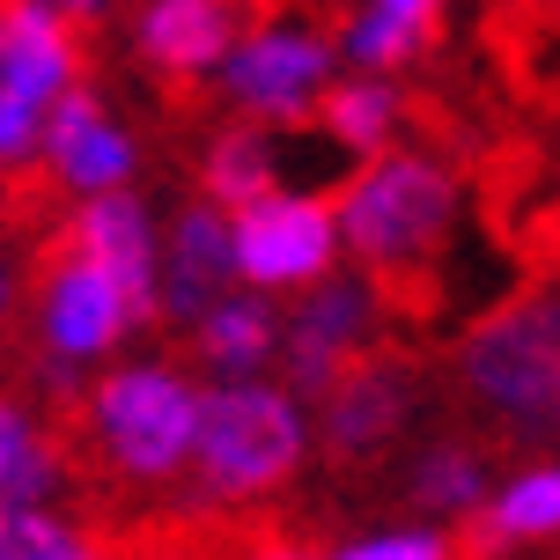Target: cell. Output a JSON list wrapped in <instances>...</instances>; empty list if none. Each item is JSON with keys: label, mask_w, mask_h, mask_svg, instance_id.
<instances>
[{"label": "cell", "mask_w": 560, "mask_h": 560, "mask_svg": "<svg viewBox=\"0 0 560 560\" xmlns=\"http://www.w3.org/2000/svg\"><path fill=\"white\" fill-rule=\"evenodd\" d=\"M30 303H37V325H45V347L67 354V362H89L126 332V303H118L112 280L96 273V258L74 244V229L30 258Z\"/></svg>", "instance_id": "5b68a950"}, {"label": "cell", "mask_w": 560, "mask_h": 560, "mask_svg": "<svg viewBox=\"0 0 560 560\" xmlns=\"http://www.w3.org/2000/svg\"><path fill=\"white\" fill-rule=\"evenodd\" d=\"M273 354V317L258 303H214L199 317V362L207 369H229V376H244Z\"/></svg>", "instance_id": "5bb4252c"}, {"label": "cell", "mask_w": 560, "mask_h": 560, "mask_svg": "<svg viewBox=\"0 0 560 560\" xmlns=\"http://www.w3.org/2000/svg\"><path fill=\"white\" fill-rule=\"evenodd\" d=\"M560 532V465L553 472H532V479H516L502 502L487 509L472 524V538H465V553L487 560V546H502V538H546Z\"/></svg>", "instance_id": "4fadbf2b"}, {"label": "cell", "mask_w": 560, "mask_h": 560, "mask_svg": "<svg viewBox=\"0 0 560 560\" xmlns=\"http://www.w3.org/2000/svg\"><path fill=\"white\" fill-rule=\"evenodd\" d=\"M479 494H487V472H479V457H465V450H435L413 472V502H428V509H472Z\"/></svg>", "instance_id": "ffe728a7"}, {"label": "cell", "mask_w": 560, "mask_h": 560, "mask_svg": "<svg viewBox=\"0 0 560 560\" xmlns=\"http://www.w3.org/2000/svg\"><path fill=\"white\" fill-rule=\"evenodd\" d=\"M52 487V457L30 443V420L0 406V509H30Z\"/></svg>", "instance_id": "e0dca14e"}, {"label": "cell", "mask_w": 560, "mask_h": 560, "mask_svg": "<svg viewBox=\"0 0 560 560\" xmlns=\"http://www.w3.org/2000/svg\"><path fill=\"white\" fill-rule=\"evenodd\" d=\"M207 185L229 207H252V199H273V140L258 133H222L214 155H207Z\"/></svg>", "instance_id": "9a60e30c"}, {"label": "cell", "mask_w": 560, "mask_h": 560, "mask_svg": "<svg viewBox=\"0 0 560 560\" xmlns=\"http://www.w3.org/2000/svg\"><path fill=\"white\" fill-rule=\"evenodd\" d=\"M199 472L214 494H266L295 472L303 457V420L280 392H258V384H229V392L199 398Z\"/></svg>", "instance_id": "3957f363"}, {"label": "cell", "mask_w": 560, "mask_h": 560, "mask_svg": "<svg viewBox=\"0 0 560 560\" xmlns=\"http://www.w3.org/2000/svg\"><path fill=\"white\" fill-rule=\"evenodd\" d=\"M310 118H325L354 155H369V148H384L392 140V118H398V96L376 82H354V89H332L325 104H310Z\"/></svg>", "instance_id": "2e32d148"}, {"label": "cell", "mask_w": 560, "mask_h": 560, "mask_svg": "<svg viewBox=\"0 0 560 560\" xmlns=\"http://www.w3.org/2000/svg\"><path fill=\"white\" fill-rule=\"evenodd\" d=\"M236 252H229V222L214 207H185L170 222V252H163V280H155V310L170 317H207L222 303Z\"/></svg>", "instance_id": "9c48e42d"}, {"label": "cell", "mask_w": 560, "mask_h": 560, "mask_svg": "<svg viewBox=\"0 0 560 560\" xmlns=\"http://www.w3.org/2000/svg\"><path fill=\"white\" fill-rule=\"evenodd\" d=\"M362 332H369V295L362 288H325V295H310L295 310V325H288V376H295V392H325L347 354H362Z\"/></svg>", "instance_id": "8fae6325"}, {"label": "cell", "mask_w": 560, "mask_h": 560, "mask_svg": "<svg viewBox=\"0 0 560 560\" xmlns=\"http://www.w3.org/2000/svg\"><path fill=\"white\" fill-rule=\"evenodd\" d=\"M376 8H392V15H435V0H376Z\"/></svg>", "instance_id": "603a6c76"}, {"label": "cell", "mask_w": 560, "mask_h": 560, "mask_svg": "<svg viewBox=\"0 0 560 560\" xmlns=\"http://www.w3.org/2000/svg\"><path fill=\"white\" fill-rule=\"evenodd\" d=\"M325 82V45L295 37V30H258L244 52L229 59V89L273 112L280 126H310V89Z\"/></svg>", "instance_id": "ba28073f"}, {"label": "cell", "mask_w": 560, "mask_h": 560, "mask_svg": "<svg viewBox=\"0 0 560 560\" xmlns=\"http://www.w3.org/2000/svg\"><path fill=\"white\" fill-rule=\"evenodd\" d=\"M428 23L435 15H392V8H376L369 23H354V59H369V67H398V59H413L420 45H428Z\"/></svg>", "instance_id": "44dd1931"}, {"label": "cell", "mask_w": 560, "mask_h": 560, "mask_svg": "<svg viewBox=\"0 0 560 560\" xmlns=\"http://www.w3.org/2000/svg\"><path fill=\"white\" fill-rule=\"evenodd\" d=\"M236 273L266 280V288H288V280H310L332 266V214L317 199H252L236 207Z\"/></svg>", "instance_id": "52a82bcc"}, {"label": "cell", "mask_w": 560, "mask_h": 560, "mask_svg": "<svg viewBox=\"0 0 560 560\" xmlns=\"http://www.w3.org/2000/svg\"><path fill=\"white\" fill-rule=\"evenodd\" d=\"M229 37H236V0H155V8L140 15L148 59H163L177 74L214 67V59L229 52Z\"/></svg>", "instance_id": "7c38bea8"}, {"label": "cell", "mask_w": 560, "mask_h": 560, "mask_svg": "<svg viewBox=\"0 0 560 560\" xmlns=\"http://www.w3.org/2000/svg\"><path fill=\"white\" fill-rule=\"evenodd\" d=\"M96 443L112 450L118 472L133 479H163L177 472V457L192 450L199 428V398L170 376V369H118L112 384L96 392Z\"/></svg>", "instance_id": "277c9868"}, {"label": "cell", "mask_w": 560, "mask_h": 560, "mask_svg": "<svg viewBox=\"0 0 560 560\" xmlns=\"http://www.w3.org/2000/svg\"><path fill=\"white\" fill-rule=\"evenodd\" d=\"M339 560H450V546L443 538H369V546H354Z\"/></svg>", "instance_id": "7402d4cb"}, {"label": "cell", "mask_w": 560, "mask_h": 560, "mask_svg": "<svg viewBox=\"0 0 560 560\" xmlns=\"http://www.w3.org/2000/svg\"><path fill=\"white\" fill-rule=\"evenodd\" d=\"M450 222H457V192H450V177L435 163H420V155H392V163H376L362 185H347V244L362 252V266L384 288L406 273H420L428 258L443 252Z\"/></svg>", "instance_id": "7a4b0ae2"}, {"label": "cell", "mask_w": 560, "mask_h": 560, "mask_svg": "<svg viewBox=\"0 0 560 560\" xmlns=\"http://www.w3.org/2000/svg\"><path fill=\"white\" fill-rule=\"evenodd\" d=\"M74 244L118 288L126 325L133 317H155V236H148V214H140L133 199H89L82 222H74Z\"/></svg>", "instance_id": "30bf717a"}, {"label": "cell", "mask_w": 560, "mask_h": 560, "mask_svg": "<svg viewBox=\"0 0 560 560\" xmlns=\"http://www.w3.org/2000/svg\"><path fill=\"white\" fill-rule=\"evenodd\" d=\"M244 560H303V553H288V546H258V553H244Z\"/></svg>", "instance_id": "d4e9b609"}, {"label": "cell", "mask_w": 560, "mask_h": 560, "mask_svg": "<svg viewBox=\"0 0 560 560\" xmlns=\"http://www.w3.org/2000/svg\"><path fill=\"white\" fill-rule=\"evenodd\" d=\"M45 8H67V15H96V0H45Z\"/></svg>", "instance_id": "cb8c5ba5"}, {"label": "cell", "mask_w": 560, "mask_h": 560, "mask_svg": "<svg viewBox=\"0 0 560 560\" xmlns=\"http://www.w3.org/2000/svg\"><path fill=\"white\" fill-rule=\"evenodd\" d=\"M420 398V369L392 347H369V354H347L332 384H325V443H332L339 465H362L392 443L406 413Z\"/></svg>", "instance_id": "8992f818"}, {"label": "cell", "mask_w": 560, "mask_h": 560, "mask_svg": "<svg viewBox=\"0 0 560 560\" xmlns=\"http://www.w3.org/2000/svg\"><path fill=\"white\" fill-rule=\"evenodd\" d=\"M0 560H104L37 509H0Z\"/></svg>", "instance_id": "d6986e66"}, {"label": "cell", "mask_w": 560, "mask_h": 560, "mask_svg": "<svg viewBox=\"0 0 560 560\" xmlns=\"http://www.w3.org/2000/svg\"><path fill=\"white\" fill-rule=\"evenodd\" d=\"M52 170L67 177V185H82V192H96V185H118V177L133 170V140L112 133V126L96 118V126H82V133L59 148V163H52Z\"/></svg>", "instance_id": "ac0fdd59"}, {"label": "cell", "mask_w": 560, "mask_h": 560, "mask_svg": "<svg viewBox=\"0 0 560 560\" xmlns=\"http://www.w3.org/2000/svg\"><path fill=\"white\" fill-rule=\"evenodd\" d=\"M465 384H472L524 443L560 435V295L532 288V295H516L502 317H487V325L465 339Z\"/></svg>", "instance_id": "6da1fadb"}]
</instances>
